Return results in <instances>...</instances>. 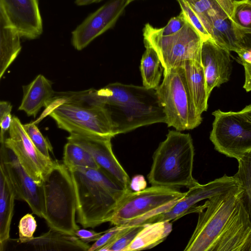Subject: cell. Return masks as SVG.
Returning a JSON list of instances; mask_svg holds the SVG:
<instances>
[{"mask_svg":"<svg viewBox=\"0 0 251 251\" xmlns=\"http://www.w3.org/2000/svg\"><path fill=\"white\" fill-rule=\"evenodd\" d=\"M241 185L207 199L192 212L199 214L185 251H251V218Z\"/></svg>","mask_w":251,"mask_h":251,"instance_id":"cell-1","label":"cell"},{"mask_svg":"<svg viewBox=\"0 0 251 251\" xmlns=\"http://www.w3.org/2000/svg\"><path fill=\"white\" fill-rule=\"evenodd\" d=\"M180 66L195 107L198 113L201 115L207 109L209 98L203 67L200 62L195 60L185 61Z\"/></svg>","mask_w":251,"mask_h":251,"instance_id":"cell-21","label":"cell"},{"mask_svg":"<svg viewBox=\"0 0 251 251\" xmlns=\"http://www.w3.org/2000/svg\"><path fill=\"white\" fill-rule=\"evenodd\" d=\"M135 0H126V6L129 4L130 2H132Z\"/></svg>","mask_w":251,"mask_h":251,"instance_id":"cell-44","label":"cell"},{"mask_svg":"<svg viewBox=\"0 0 251 251\" xmlns=\"http://www.w3.org/2000/svg\"><path fill=\"white\" fill-rule=\"evenodd\" d=\"M210 140L215 149L229 157L239 160L251 150V123L241 112L217 110Z\"/></svg>","mask_w":251,"mask_h":251,"instance_id":"cell-10","label":"cell"},{"mask_svg":"<svg viewBox=\"0 0 251 251\" xmlns=\"http://www.w3.org/2000/svg\"><path fill=\"white\" fill-rule=\"evenodd\" d=\"M187 21L185 13L181 11L176 17L172 18L167 25L162 28H157L148 23L150 29L155 34L161 36H169L177 33L184 26Z\"/></svg>","mask_w":251,"mask_h":251,"instance_id":"cell-32","label":"cell"},{"mask_svg":"<svg viewBox=\"0 0 251 251\" xmlns=\"http://www.w3.org/2000/svg\"><path fill=\"white\" fill-rule=\"evenodd\" d=\"M16 200L13 188L2 168H0V251L10 239V226Z\"/></svg>","mask_w":251,"mask_h":251,"instance_id":"cell-23","label":"cell"},{"mask_svg":"<svg viewBox=\"0 0 251 251\" xmlns=\"http://www.w3.org/2000/svg\"><path fill=\"white\" fill-rule=\"evenodd\" d=\"M101 0H76L75 4L78 6H83L100 2Z\"/></svg>","mask_w":251,"mask_h":251,"instance_id":"cell-42","label":"cell"},{"mask_svg":"<svg viewBox=\"0 0 251 251\" xmlns=\"http://www.w3.org/2000/svg\"><path fill=\"white\" fill-rule=\"evenodd\" d=\"M23 96L19 110L35 117L40 109L46 107L55 94L52 82L42 75H38L29 84L23 86Z\"/></svg>","mask_w":251,"mask_h":251,"instance_id":"cell-19","label":"cell"},{"mask_svg":"<svg viewBox=\"0 0 251 251\" xmlns=\"http://www.w3.org/2000/svg\"><path fill=\"white\" fill-rule=\"evenodd\" d=\"M0 168L5 173L14 191L16 200L25 201L32 213L44 218V191L28 175L11 149L0 143Z\"/></svg>","mask_w":251,"mask_h":251,"instance_id":"cell-11","label":"cell"},{"mask_svg":"<svg viewBox=\"0 0 251 251\" xmlns=\"http://www.w3.org/2000/svg\"><path fill=\"white\" fill-rule=\"evenodd\" d=\"M0 11L21 37L32 40L42 33L39 0H0Z\"/></svg>","mask_w":251,"mask_h":251,"instance_id":"cell-16","label":"cell"},{"mask_svg":"<svg viewBox=\"0 0 251 251\" xmlns=\"http://www.w3.org/2000/svg\"><path fill=\"white\" fill-rule=\"evenodd\" d=\"M129 227L115 226L114 227L106 230L94 244L90 246L88 251H100L102 248L114 241Z\"/></svg>","mask_w":251,"mask_h":251,"instance_id":"cell-33","label":"cell"},{"mask_svg":"<svg viewBox=\"0 0 251 251\" xmlns=\"http://www.w3.org/2000/svg\"><path fill=\"white\" fill-rule=\"evenodd\" d=\"M170 221H161L144 225L126 251L148 250L163 242L171 233Z\"/></svg>","mask_w":251,"mask_h":251,"instance_id":"cell-24","label":"cell"},{"mask_svg":"<svg viewBox=\"0 0 251 251\" xmlns=\"http://www.w3.org/2000/svg\"><path fill=\"white\" fill-rule=\"evenodd\" d=\"M243 201L251 218V189L244 190L243 195Z\"/></svg>","mask_w":251,"mask_h":251,"instance_id":"cell-41","label":"cell"},{"mask_svg":"<svg viewBox=\"0 0 251 251\" xmlns=\"http://www.w3.org/2000/svg\"><path fill=\"white\" fill-rule=\"evenodd\" d=\"M126 0H110L89 15L72 32L74 47L80 50L112 28L123 13Z\"/></svg>","mask_w":251,"mask_h":251,"instance_id":"cell-15","label":"cell"},{"mask_svg":"<svg viewBox=\"0 0 251 251\" xmlns=\"http://www.w3.org/2000/svg\"><path fill=\"white\" fill-rule=\"evenodd\" d=\"M12 109L11 104L7 101L0 102V142H4V135L9 130L11 126L13 117L11 114Z\"/></svg>","mask_w":251,"mask_h":251,"instance_id":"cell-36","label":"cell"},{"mask_svg":"<svg viewBox=\"0 0 251 251\" xmlns=\"http://www.w3.org/2000/svg\"><path fill=\"white\" fill-rule=\"evenodd\" d=\"M238 171L234 176L244 190L251 189V150L238 160Z\"/></svg>","mask_w":251,"mask_h":251,"instance_id":"cell-31","label":"cell"},{"mask_svg":"<svg viewBox=\"0 0 251 251\" xmlns=\"http://www.w3.org/2000/svg\"><path fill=\"white\" fill-rule=\"evenodd\" d=\"M45 212L44 219L52 229L75 235L79 228L75 221L76 202L74 185L69 168L55 161L44 176Z\"/></svg>","mask_w":251,"mask_h":251,"instance_id":"cell-6","label":"cell"},{"mask_svg":"<svg viewBox=\"0 0 251 251\" xmlns=\"http://www.w3.org/2000/svg\"><path fill=\"white\" fill-rule=\"evenodd\" d=\"M63 163L69 168L82 167L100 169L92 156L79 145L69 142L64 147Z\"/></svg>","mask_w":251,"mask_h":251,"instance_id":"cell-27","label":"cell"},{"mask_svg":"<svg viewBox=\"0 0 251 251\" xmlns=\"http://www.w3.org/2000/svg\"><path fill=\"white\" fill-rule=\"evenodd\" d=\"M21 36L0 11V78L20 52Z\"/></svg>","mask_w":251,"mask_h":251,"instance_id":"cell-22","label":"cell"},{"mask_svg":"<svg viewBox=\"0 0 251 251\" xmlns=\"http://www.w3.org/2000/svg\"><path fill=\"white\" fill-rule=\"evenodd\" d=\"M145 47L140 65L143 85L147 88L155 89L159 86L164 69L154 49L149 46Z\"/></svg>","mask_w":251,"mask_h":251,"instance_id":"cell-25","label":"cell"},{"mask_svg":"<svg viewBox=\"0 0 251 251\" xmlns=\"http://www.w3.org/2000/svg\"><path fill=\"white\" fill-rule=\"evenodd\" d=\"M37 121L51 117L58 128L76 133L114 137L109 114L95 95V89L55 93Z\"/></svg>","mask_w":251,"mask_h":251,"instance_id":"cell-4","label":"cell"},{"mask_svg":"<svg viewBox=\"0 0 251 251\" xmlns=\"http://www.w3.org/2000/svg\"><path fill=\"white\" fill-rule=\"evenodd\" d=\"M111 136L72 133L68 141L83 148L92 156L100 169L126 189H130V178L115 156L112 148Z\"/></svg>","mask_w":251,"mask_h":251,"instance_id":"cell-14","label":"cell"},{"mask_svg":"<svg viewBox=\"0 0 251 251\" xmlns=\"http://www.w3.org/2000/svg\"><path fill=\"white\" fill-rule=\"evenodd\" d=\"M162 82L156 89L168 127L178 131L192 129L201 123L190 97L182 67L163 71Z\"/></svg>","mask_w":251,"mask_h":251,"instance_id":"cell-8","label":"cell"},{"mask_svg":"<svg viewBox=\"0 0 251 251\" xmlns=\"http://www.w3.org/2000/svg\"><path fill=\"white\" fill-rule=\"evenodd\" d=\"M240 185H241L240 182L234 176H231L226 175L205 184L199 183L189 188L185 196L171 209L151 218L145 224L161 221H176L190 213L199 201L226 192Z\"/></svg>","mask_w":251,"mask_h":251,"instance_id":"cell-13","label":"cell"},{"mask_svg":"<svg viewBox=\"0 0 251 251\" xmlns=\"http://www.w3.org/2000/svg\"><path fill=\"white\" fill-rule=\"evenodd\" d=\"M245 69V80L243 88L251 91V49H242L237 53Z\"/></svg>","mask_w":251,"mask_h":251,"instance_id":"cell-37","label":"cell"},{"mask_svg":"<svg viewBox=\"0 0 251 251\" xmlns=\"http://www.w3.org/2000/svg\"><path fill=\"white\" fill-rule=\"evenodd\" d=\"M230 51L216 44L211 38L203 40L201 63L203 67L207 94L227 82L232 71Z\"/></svg>","mask_w":251,"mask_h":251,"instance_id":"cell-17","label":"cell"},{"mask_svg":"<svg viewBox=\"0 0 251 251\" xmlns=\"http://www.w3.org/2000/svg\"><path fill=\"white\" fill-rule=\"evenodd\" d=\"M23 250L88 251L90 246L75 235L50 228L49 231L25 243H19Z\"/></svg>","mask_w":251,"mask_h":251,"instance_id":"cell-18","label":"cell"},{"mask_svg":"<svg viewBox=\"0 0 251 251\" xmlns=\"http://www.w3.org/2000/svg\"><path fill=\"white\" fill-rule=\"evenodd\" d=\"M233 7L227 8L211 18L210 35L219 46L237 53L243 48L237 27L231 18Z\"/></svg>","mask_w":251,"mask_h":251,"instance_id":"cell-20","label":"cell"},{"mask_svg":"<svg viewBox=\"0 0 251 251\" xmlns=\"http://www.w3.org/2000/svg\"><path fill=\"white\" fill-rule=\"evenodd\" d=\"M187 19L201 35L203 40L211 38L199 17L189 5L183 0H176Z\"/></svg>","mask_w":251,"mask_h":251,"instance_id":"cell-35","label":"cell"},{"mask_svg":"<svg viewBox=\"0 0 251 251\" xmlns=\"http://www.w3.org/2000/svg\"><path fill=\"white\" fill-rule=\"evenodd\" d=\"M105 231L97 232L92 230L86 229H77L75 236L77 237L82 242L88 244L90 242H95Z\"/></svg>","mask_w":251,"mask_h":251,"instance_id":"cell-38","label":"cell"},{"mask_svg":"<svg viewBox=\"0 0 251 251\" xmlns=\"http://www.w3.org/2000/svg\"><path fill=\"white\" fill-rule=\"evenodd\" d=\"M76 202V222L94 228L109 222L119 202L129 191L100 169H69Z\"/></svg>","mask_w":251,"mask_h":251,"instance_id":"cell-3","label":"cell"},{"mask_svg":"<svg viewBox=\"0 0 251 251\" xmlns=\"http://www.w3.org/2000/svg\"><path fill=\"white\" fill-rule=\"evenodd\" d=\"M147 181L144 176L141 175L134 176L130 180V189L133 191H140L146 188Z\"/></svg>","mask_w":251,"mask_h":251,"instance_id":"cell-39","label":"cell"},{"mask_svg":"<svg viewBox=\"0 0 251 251\" xmlns=\"http://www.w3.org/2000/svg\"><path fill=\"white\" fill-rule=\"evenodd\" d=\"M241 111L251 123V104L246 106Z\"/></svg>","mask_w":251,"mask_h":251,"instance_id":"cell-43","label":"cell"},{"mask_svg":"<svg viewBox=\"0 0 251 251\" xmlns=\"http://www.w3.org/2000/svg\"><path fill=\"white\" fill-rule=\"evenodd\" d=\"M237 29L241 37L243 49H251V29H242L238 27Z\"/></svg>","mask_w":251,"mask_h":251,"instance_id":"cell-40","label":"cell"},{"mask_svg":"<svg viewBox=\"0 0 251 251\" xmlns=\"http://www.w3.org/2000/svg\"><path fill=\"white\" fill-rule=\"evenodd\" d=\"M196 13L210 35L211 18L226 6L232 0H183Z\"/></svg>","mask_w":251,"mask_h":251,"instance_id":"cell-26","label":"cell"},{"mask_svg":"<svg viewBox=\"0 0 251 251\" xmlns=\"http://www.w3.org/2000/svg\"><path fill=\"white\" fill-rule=\"evenodd\" d=\"M24 129L36 148L45 156L50 158L49 152L53 153L50 142L41 133L34 122L23 125Z\"/></svg>","mask_w":251,"mask_h":251,"instance_id":"cell-29","label":"cell"},{"mask_svg":"<svg viewBox=\"0 0 251 251\" xmlns=\"http://www.w3.org/2000/svg\"><path fill=\"white\" fill-rule=\"evenodd\" d=\"M143 225L130 226L110 244L102 248L100 251H126Z\"/></svg>","mask_w":251,"mask_h":251,"instance_id":"cell-30","label":"cell"},{"mask_svg":"<svg viewBox=\"0 0 251 251\" xmlns=\"http://www.w3.org/2000/svg\"><path fill=\"white\" fill-rule=\"evenodd\" d=\"M194 155L190 134L170 130L152 156L148 175L149 183L173 188H189L198 184L193 176Z\"/></svg>","mask_w":251,"mask_h":251,"instance_id":"cell-5","label":"cell"},{"mask_svg":"<svg viewBox=\"0 0 251 251\" xmlns=\"http://www.w3.org/2000/svg\"><path fill=\"white\" fill-rule=\"evenodd\" d=\"M185 194L177 188L155 185L130 191L119 202L109 222L117 226L145 225L151 218L171 209Z\"/></svg>","mask_w":251,"mask_h":251,"instance_id":"cell-7","label":"cell"},{"mask_svg":"<svg viewBox=\"0 0 251 251\" xmlns=\"http://www.w3.org/2000/svg\"><path fill=\"white\" fill-rule=\"evenodd\" d=\"M233 22L240 28L251 29V0H233Z\"/></svg>","mask_w":251,"mask_h":251,"instance_id":"cell-28","label":"cell"},{"mask_svg":"<svg viewBox=\"0 0 251 251\" xmlns=\"http://www.w3.org/2000/svg\"><path fill=\"white\" fill-rule=\"evenodd\" d=\"M8 131L9 137L5 139V145L12 150L28 175L37 184L42 185L44 176L53 167L55 161L36 148L17 117L13 116Z\"/></svg>","mask_w":251,"mask_h":251,"instance_id":"cell-12","label":"cell"},{"mask_svg":"<svg viewBox=\"0 0 251 251\" xmlns=\"http://www.w3.org/2000/svg\"><path fill=\"white\" fill-rule=\"evenodd\" d=\"M36 228V221L31 214H26L21 219L18 226L19 243H25L32 240Z\"/></svg>","mask_w":251,"mask_h":251,"instance_id":"cell-34","label":"cell"},{"mask_svg":"<svg viewBox=\"0 0 251 251\" xmlns=\"http://www.w3.org/2000/svg\"><path fill=\"white\" fill-rule=\"evenodd\" d=\"M143 36L145 46H151L156 51L164 71L180 66L186 61L201 63L203 39L188 19L180 31L167 36L154 33L147 23L143 29Z\"/></svg>","mask_w":251,"mask_h":251,"instance_id":"cell-9","label":"cell"},{"mask_svg":"<svg viewBox=\"0 0 251 251\" xmlns=\"http://www.w3.org/2000/svg\"><path fill=\"white\" fill-rule=\"evenodd\" d=\"M95 92L109 114L116 135L166 122L155 89L115 82Z\"/></svg>","mask_w":251,"mask_h":251,"instance_id":"cell-2","label":"cell"}]
</instances>
